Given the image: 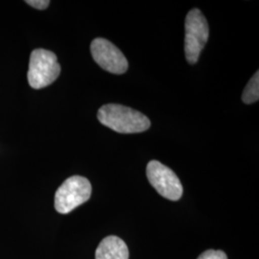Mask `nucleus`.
<instances>
[{"label": "nucleus", "instance_id": "f257e3e1", "mask_svg": "<svg viewBox=\"0 0 259 259\" xmlns=\"http://www.w3.org/2000/svg\"><path fill=\"white\" fill-rule=\"evenodd\" d=\"M97 117L104 126L119 134L142 133L151 126L146 115L119 104L104 105L99 109Z\"/></svg>", "mask_w": 259, "mask_h": 259}, {"label": "nucleus", "instance_id": "39448f33", "mask_svg": "<svg viewBox=\"0 0 259 259\" xmlns=\"http://www.w3.org/2000/svg\"><path fill=\"white\" fill-rule=\"evenodd\" d=\"M150 184L162 197L178 201L183 196V185L176 174L157 160H151L146 168Z\"/></svg>", "mask_w": 259, "mask_h": 259}, {"label": "nucleus", "instance_id": "9d476101", "mask_svg": "<svg viewBox=\"0 0 259 259\" xmlns=\"http://www.w3.org/2000/svg\"><path fill=\"white\" fill-rule=\"evenodd\" d=\"M25 2L30 6L38 10L47 9L50 4V1L48 0H27Z\"/></svg>", "mask_w": 259, "mask_h": 259}, {"label": "nucleus", "instance_id": "423d86ee", "mask_svg": "<svg viewBox=\"0 0 259 259\" xmlns=\"http://www.w3.org/2000/svg\"><path fill=\"white\" fill-rule=\"evenodd\" d=\"M93 60L104 70L112 74H123L128 69V61L120 50L110 40L97 37L91 45Z\"/></svg>", "mask_w": 259, "mask_h": 259}, {"label": "nucleus", "instance_id": "1a4fd4ad", "mask_svg": "<svg viewBox=\"0 0 259 259\" xmlns=\"http://www.w3.org/2000/svg\"><path fill=\"white\" fill-rule=\"evenodd\" d=\"M197 259H228V257L222 250H207Z\"/></svg>", "mask_w": 259, "mask_h": 259}, {"label": "nucleus", "instance_id": "7ed1b4c3", "mask_svg": "<svg viewBox=\"0 0 259 259\" xmlns=\"http://www.w3.org/2000/svg\"><path fill=\"white\" fill-rule=\"evenodd\" d=\"M209 37V27L203 13L192 9L185 18V52L187 62L194 65Z\"/></svg>", "mask_w": 259, "mask_h": 259}, {"label": "nucleus", "instance_id": "0eeeda50", "mask_svg": "<svg viewBox=\"0 0 259 259\" xmlns=\"http://www.w3.org/2000/svg\"><path fill=\"white\" fill-rule=\"evenodd\" d=\"M95 259H129V250L124 241L111 235L100 242Z\"/></svg>", "mask_w": 259, "mask_h": 259}, {"label": "nucleus", "instance_id": "f03ea898", "mask_svg": "<svg viewBox=\"0 0 259 259\" xmlns=\"http://www.w3.org/2000/svg\"><path fill=\"white\" fill-rule=\"evenodd\" d=\"M61 73L57 56L46 49H35L30 55L28 83L32 89L40 90L54 83Z\"/></svg>", "mask_w": 259, "mask_h": 259}, {"label": "nucleus", "instance_id": "20e7f679", "mask_svg": "<svg viewBox=\"0 0 259 259\" xmlns=\"http://www.w3.org/2000/svg\"><path fill=\"white\" fill-rule=\"evenodd\" d=\"M91 195L92 185L88 179L81 176L70 177L56 191V210L62 214L71 212L89 201Z\"/></svg>", "mask_w": 259, "mask_h": 259}, {"label": "nucleus", "instance_id": "6e6552de", "mask_svg": "<svg viewBox=\"0 0 259 259\" xmlns=\"http://www.w3.org/2000/svg\"><path fill=\"white\" fill-rule=\"evenodd\" d=\"M259 99V72L256 71L251 77L242 93V100L245 104L257 102Z\"/></svg>", "mask_w": 259, "mask_h": 259}]
</instances>
